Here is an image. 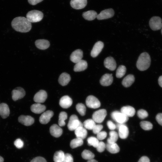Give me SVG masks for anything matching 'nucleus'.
Masks as SVG:
<instances>
[{
    "label": "nucleus",
    "instance_id": "nucleus-11",
    "mask_svg": "<svg viewBox=\"0 0 162 162\" xmlns=\"http://www.w3.org/2000/svg\"><path fill=\"white\" fill-rule=\"evenodd\" d=\"M116 128L118 130V135L122 139L126 138L129 134L128 128L124 124L119 123L116 125Z\"/></svg>",
    "mask_w": 162,
    "mask_h": 162
},
{
    "label": "nucleus",
    "instance_id": "nucleus-36",
    "mask_svg": "<svg viewBox=\"0 0 162 162\" xmlns=\"http://www.w3.org/2000/svg\"><path fill=\"white\" fill-rule=\"evenodd\" d=\"M81 156L83 158L88 160L93 159L94 157V154L87 150H84L81 154Z\"/></svg>",
    "mask_w": 162,
    "mask_h": 162
},
{
    "label": "nucleus",
    "instance_id": "nucleus-43",
    "mask_svg": "<svg viewBox=\"0 0 162 162\" xmlns=\"http://www.w3.org/2000/svg\"><path fill=\"white\" fill-rule=\"evenodd\" d=\"M96 148L98 152H102L105 150L106 148V145L103 142H100Z\"/></svg>",
    "mask_w": 162,
    "mask_h": 162
},
{
    "label": "nucleus",
    "instance_id": "nucleus-49",
    "mask_svg": "<svg viewBox=\"0 0 162 162\" xmlns=\"http://www.w3.org/2000/svg\"><path fill=\"white\" fill-rule=\"evenodd\" d=\"M108 128L111 130H114L116 128V125L111 121H108L107 122Z\"/></svg>",
    "mask_w": 162,
    "mask_h": 162
},
{
    "label": "nucleus",
    "instance_id": "nucleus-40",
    "mask_svg": "<svg viewBox=\"0 0 162 162\" xmlns=\"http://www.w3.org/2000/svg\"><path fill=\"white\" fill-rule=\"evenodd\" d=\"M76 108L81 116H84L85 115L86 108L84 104L81 103H78L76 106Z\"/></svg>",
    "mask_w": 162,
    "mask_h": 162
},
{
    "label": "nucleus",
    "instance_id": "nucleus-15",
    "mask_svg": "<svg viewBox=\"0 0 162 162\" xmlns=\"http://www.w3.org/2000/svg\"><path fill=\"white\" fill-rule=\"evenodd\" d=\"M83 56L82 50L79 49L73 51L71 54L70 59L73 63H76L82 59Z\"/></svg>",
    "mask_w": 162,
    "mask_h": 162
},
{
    "label": "nucleus",
    "instance_id": "nucleus-22",
    "mask_svg": "<svg viewBox=\"0 0 162 162\" xmlns=\"http://www.w3.org/2000/svg\"><path fill=\"white\" fill-rule=\"evenodd\" d=\"M10 110L8 104L2 103L0 104V115L3 119L8 117L9 115Z\"/></svg>",
    "mask_w": 162,
    "mask_h": 162
},
{
    "label": "nucleus",
    "instance_id": "nucleus-51",
    "mask_svg": "<svg viewBox=\"0 0 162 162\" xmlns=\"http://www.w3.org/2000/svg\"><path fill=\"white\" fill-rule=\"evenodd\" d=\"M138 162H150V160L147 157L143 156L140 159Z\"/></svg>",
    "mask_w": 162,
    "mask_h": 162
},
{
    "label": "nucleus",
    "instance_id": "nucleus-9",
    "mask_svg": "<svg viewBox=\"0 0 162 162\" xmlns=\"http://www.w3.org/2000/svg\"><path fill=\"white\" fill-rule=\"evenodd\" d=\"M26 94L24 89L21 87H17L12 92V99L14 101L23 98Z\"/></svg>",
    "mask_w": 162,
    "mask_h": 162
},
{
    "label": "nucleus",
    "instance_id": "nucleus-14",
    "mask_svg": "<svg viewBox=\"0 0 162 162\" xmlns=\"http://www.w3.org/2000/svg\"><path fill=\"white\" fill-rule=\"evenodd\" d=\"M47 98V94L44 90H41L37 92L34 97V100L37 103H44Z\"/></svg>",
    "mask_w": 162,
    "mask_h": 162
},
{
    "label": "nucleus",
    "instance_id": "nucleus-8",
    "mask_svg": "<svg viewBox=\"0 0 162 162\" xmlns=\"http://www.w3.org/2000/svg\"><path fill=\"white\" fill-rule=\"evenodd\" d=\"M86 102L87 106L90 108L96 109L99 108L100 106V103L99 100L93 95L88 96Z\"/></svg>",
    "mask_w": 162,
    "mask_h": 162
},
{
    "label": "nucleus",
    "instance_id": "nucleus-7",
    "mask_svg": "<svg viewBox=\"0 0 162 162\" xmlns=\"http://www.w3.org/2000/svg\"><path fill=\"white\" fill-rule=\"evenodd\" d=\"M107 115L106 110L102 109L95 111L92 116V119L97 123L102 122L104 119Z\"/></svg>",
    "mask_w": 162,
    "mask_h": 162
},
{
    "label": "nucleus",
    "instance_id": "nucleus-18",
    "mask_svg": "<svg viewBox=\"0 0 162 162\" xmlns=\"http://www.w3.org/2000/svg\"><path fill=\"white\" fill-rule=\"evenodd\" d=\"M71 7L75 9H80L84 8L87 4V0H71Z\"/></svg>",
    "mask_w": 162,
    "mask_h": 162
},
{
    "label": "nucleus",
    "instance_id": "nucleus-41",
    "mask_svg": "<svg viewBox=\"0 0 162 162\" xmlns=\"http://www.w3.org/2000/svg\"><path fill=\"white\" fill-rule=\"evenodd\" d=\"M141 128L145 130H150L153 128L152 124L150 122L147 121H142L140 123Z\"/></svg>",
    "mask_w": 162,
    "mask_h": 162
},
{
    "label": "nucleus",
    "instance_id": "nucleus-26",
    "mask_svg": "<svg viewBox=\"0 0 162 162\" xmlns=\"http://www.w3.org/2000/svg\"><path fill=\"white\" fill-rule=\"evenodd\" d=\"M71 80V77L69 74L64 72L62 73L60 76L58 81L59 84L63 86L67 85Z\"/></svg>",
    "mask_w": 162,
    "mask_h": 162
},
{
    "label": "nucleus",
    "instance_id": "nucleus-19",
    "mask_svg": "<svg viewBox=\"0 0 162 162\" xmlns=\"http://www.w3.org/2000/svg\"><path fill=\"white\" fill-rule=\"evenodd\" d=\"M73 101L71 98L68 95L62 97L60 100L59 104L63 108H68L72 105Z\"/></svg>",
    "mask_w": 162,
    "mask_h": 162
},
{
    "label": "nucleus",
    "instance_id": "nucleus-13",
    "mask_svg": "<svg viewBox=\"0 0 162 162\" xmlns=\"http://www.w3.org/2000/svg\"><path fill=\"white\" fill-rule=\"evenodd\" d=\"M18 122L21 124L29 126L32 124L34 122V119L29 116L21 115L18 118Z\"/></svg>",
    "mask_w": 162,
    "mask_h": 162
},
{
    "label": "nucleus",
    "instance_id": "nucleus-50",
    "mask_svg": "<svg viewBox=\"0 0 162 162\" xmlns=\"http://www.w3.org/2000/svg\"><path fill=\"white\" fill-rule=\"evenodd\" d=\"M156 119L158 124L162 126V113H158L156 116Z\"/></svg>",
    "mask_w": 162,
    "mask_h": 162
},
{
    "label": "nucleus",
    "instance_id": "nucleus-42",
    "mask_svg": "<svg viewBox=\"0 0 162 162\" xmlns=\"http://www.w3.org/2000/svg\"><path fill=\"white\" fill-rule=\"evenodd\" d=\"M137 115L140 118L143 119L148 116V114L146 110L143 109H140L138 111Z\"/></svg>",
    "mask_w": 162,
    "mask_h": 162
},
{
    "label": "nucleus",
    "instance_id": "nucleus-30",
    "mask_svg": "<svg viewBox=\"0 0 162 162\" xmlns=\"http://www.w3.org/2000/svg\"><path fill=\"white\" fill-rule=\"evenodd\" d=\"M135 81L134 76L130 74L126 76L123 80L122 84L125 87H130L134 83Z\"/></svg>",
    "mask_w": 162,
    "mask_h": 162
},
{
    "label": "nucleus",
    "instance_id": "nucleus-16",
    "mask_svg": "<svg viewBox=\"0 0 162 162\" xmlns=\"http://www.w3.org/2000/svg\"><path fill=\"white\" fill-rule=\"evenodd\" d=\"M104 65L105 68L111 71L114 70L116 67L115 60L111 56L107 57L105 59Z\"/></svg>",
    "mask_w": 162,
    "mask_h": 162
},
{
    "label": "nucleus",
    "instance_id": "nucleus-20",
    "mask_svg": "<svg viewBox=\"0 0 162 162\" xmlns=\"http://www.w3.org/2000/svg\"><path fill=\"white\" fill-rule=\"evenodd\" d=\"M113 78L112 74H106L101 77L100 81L101 85L104 86H108L112 83Z\"/></svg>",
    "mask_w": 162,
    "mask_h": 162
},
{
    "label": "nucleus",
    "instance_id": "nucleus-54",
    "mask_svg": "<svg viewBox=\"0 0 162 162\" xmlns=\"http://www.w3.org/2000/svg\"><path fill=\"white\" fill-rule=\"evenodd\" d=\"M87 162H98L97 161L94 159L88 160Z\"/></svg>",
    "mask_w": 162,
    "mask_h": 162
},
{
    "label": "nucleus",
    "instance_id": "nucleus-29",
    "mask_svg": "<svg viewBox=\"0 0 162 162\" xmlns=\"http://www.w3.org/2000/svg\"><path fill=\"white\" fill-rule=\"evenodd\" d=\"M97 13L94 10H90L83 13L82 16L86 20L91 21L97 18Z\"/></svg>",
    "mask_w": 162,
    "mask_h": 162
},
{
    "label": "nucleus",
    "instance_id": "nucleus-32",
    "mask_svg": "<svg viewBox=\"0 0 162 162\" xmlns=\"http://www.w3.org/2000/svg\"><path fill=\"white\" fill-rule=\"evenodd\" d=\"M64 154L63 152L61 150L56 152L54 154L53 158L54 162H63Z\"/></svg>",
    "mask_w": 162,
    "mask_h": 162
},
{
    "label": "nucleus",
    "instance_id": "nucleus-27",
    "mask_svg": "<svg viewBox=\"0 0 162 162\" xmlns=\"http://www.w3.org/2000/svg\"><path fill=\"white\" fill-rule=\"evenodd\" d=\"M46 109L45 106L40 103L34 104L31 106V111L36 114H40L44 112Z\"/></svg>",
    "mask_w": 162,
    "mask_h": 162
},
{
    "label": "nucleus",
    "instance_id": "nucleus-4",
    "mask_svg": "<svg viewBox=\"0 0 162 162\" xmlns=\"http://www.w3.org/2000/svg\"><path fill=\"white\" fill-rule=\"evenodd\" d=\"M83 126V124L79 120L77 116L72 115L70 116L68 124V127L69 130H74L79 127Z\"/></svg>",
    "mask_w": 162,
    "mask_h": 162
},
{
    "label": "nucleus",
    "instance_id": "nucleus-6",
    "mask_svg": "<svg viewBox=\"0 0 162 162\" xmlns=\"http://www.w3.org/2000/svg\"><path fill=\"white\" fill-rule=\"evenodd\" d=\"M162 19L160 17L158 16L152 17L149 21V25L150 28L154 31L160 29L162 27Z\"/></svg>",
    "mask_w": 162,
    "mask_h": 162
},
{
    "label": "nucleus",
    "instance_id": "nucleus-17",
    "mask_svg": "<svg viewBox=\"0 0 162 162\" xmlns=\"http://www.w3.org/2000/svg\"><path fill=\"white\" fill-rule=\"evenodd\" d=\"M53 115V112L51 110H47L44 112L39 118V121L42 124H46L50 121Z\"/></svg>",
    "mask_w": 162,
    "mask_h": 162
},
{
    "label": "nucleus",
    "instance_id": "nucleus-10",
    "mask_svg": "<svg viewBox=\"0 0 162 162\" xmlns=\"http://www.w3.org/2000/svg\"><path fill=\"white\" fill-rule=\"evenodd\" d=\"M114 13V11L112 8L106 9L98 15L97 18L99 20L108 19L113 17Z\"/></svg>",
    "mask_w": 162,
    "mask_h": 162
},
{
    "label": "nucleus",
    "instance_id": "nucleus-21",
    "mask_svg": "<svg viewBox=\"0 0 162 162\" xmlns=\"http://www.w3.org/2000/svg\"><path fill=\"white\" fill-rule=\"evenodd\" d=\"M51 134L55 137H58L62 134V129L56 124H53L51 125L50 128Z\"/></svg>",
    "mask_w": 162,
    "mask_h": 162
},
{
    "label": "nucleus",
    "instance_id": "nucleus-46",
    "mask_svg": "<svg viewBox=\"0 0 162 162\" xmlns=\"http://www.w3.org/2000/svg\"><path fill=\"white\" fill-rule=\"evenodd\" d=\"M73 158L72 155L69 153L64 154V157L63 162H73Z\"/></svg>",
    "mask_w": 162,
    "mask_h": 162
},
{
    "label": "nucleus",
    "instance_id": "nucleus-52",
    "mask_svg": "<svg viewBox=\"0 0 162 162\" xmlns=\"http://www.w3.org/2000/svg\"><path fill=\"white\" fill-rule=\"evenodd\" d=\"M43 0H28V3L32 5H35Z\"/></svg>",
    "mask_w": 162,
    "mask_h": 162
},
{
    "label": "nucleus",
    "instance_id": "nucleus-24",
    "mask_svg": "<svg viewBox=\"0 0 162 162\" xmlns=\"http://www.w3.org/2000/svg\"><path fill=\"white\" fill-rule=\"evenodd\" d=\"M35 44L37 48L42 50L47 49L50 46L49 41L45 39L37 40L35 41Z\"/></svg>",
    "mask_w": 162,
    "mask_h": 162
},
{
    "label": "nucleus",
    "instance_id": "nucleus-55",
    "mask_svg": "<svg viewBox=\"0 0 162 162\" xmlns=\"http://www.w3.org/2000/svg\"><path fill=\"white\" fill-rule=\"evenodd\" d=\"M4 161V159L3 158L0 156V162H3Z\"/></svg>",
    "mask_w": 162,
    "mask_h": 162
},
{
    "label": "nucleus",
    "instance_id": "nucleus-23",
    "mask_svg": "<svg viewBox=\"0 0 162 162\" xmlns=\"http://www.w3.org/2000/svg\"><path fill=\"white\" fill-rule=\"evenodd\" d=\"M121 112L128 117L134 116L136 112L135 109L130 106L122 107L121 109Z\"/></svg>",
    "mask_w": 162,
    "mask_h": 162
},
{
    "label": "nucleus",
    "instance_id": "nucleus-56",
    "mask_svg": "<svg viewBox=\"0 0 162 162\" xmlns=\"http://www.w3.org/2000/svg\"><path fill=\"white\" fill-rule=\"evenodd\" d=\"M161 34H162V28L161 30Z\"/></svg>",
    "mask_w": 162,
    "mask_h": 162
},
{
    "label": "nucleus",
    "instance_id": "nucleus-37",
    "mask_svg": "<svg viewBox=\"0 0 162 162\" xmlns=\"http://www.w3.org/2000/svg\"><path fill=\"white\" fill-rule=\"evenodd\" d=\"M126 70V68L123 65L119 66L116 71V77L118 78L122 77L125 75Z\"/></svg>",
    "mask_w": 162,
    "mask_h": 162
},
{
    "label": "nucleus",
    "instance_id": "nucleus-48",
    "mask_svg": "<svg viewBox=\"0 0 162 162\" xmlns=\"http://www.w3.org/2000/svg\"><path fill=\"white\" fill-rule=\"evenodd\" d=\"M30 162H47V161L43 157H37L33 159Z\"/></svg>",
    "mask_w": 162,
    "mask_h": 162
},
{
    "label": "nucleus",
    "instance_id": "nucleus-38",
    "mask_svg": "<svg viewBox=\"0 0 162 162\" xmlns=\"http://www.w3.org/2000/svg\"><path fill=\"white\" fill-rule=\"evenodd\" d=\"M83 125L86 129L91 130H92L96 124L92 119H89L85 120L83 122Z\"/></svg>",
    "mask_w": 162,
    "mask_h": 162
},
{
    "label": "nucleus",
    "instance_id": "nucleus-53",
    "mask_svg": "<svg viewBox=\"0 0 162 162\" xmlns=\"http://www.w3.org/2000/svg\"><path fill=\"white\" fill-rule=\"evenodd\" d=\"M158 82L159 85L162 88V76L159 77L158 79Z\"/></svg>",
    "mask_w": 162,
    "mask_h": 162
},
{
    "label": "nucleus",
    "instance_id": "nucleus-5",
    "mask_svg": "<svg viewBox=\"0 0 162 162\" xmlns=\"http://www.w3.org/2000/svg\"><path fill=\"white\" fill-rule=\"evenodd\" d=\"M112 118L118 123L124 124L128 120V117L118 111L112 112L111 115Z\"/></svg>",
    "mask_w": 162,
    "mask_h": 162
},
{
    "label": "nucleus",
    "instance_id": "nucleus-44",
    "mask_svg": "<svg viewBox=\"0 0 162 162\" xmlns=\"http://www.w3.org/2000/svg\"><path fill=\"white\" fill-rule=\"evenodd\" d=\"M103 128V126L101 124L95 125L92 129L93 133L95 134H97L101 131Z\"/></svg>",
    "mask_w": 162,
    "mask_h": 162
},
{
    "label": "nucleus",
    "instance_id": "nucleus-31",
    "mask_svg": "<svg viewBox=\"0 0 162 162\" xmlns=\"http://www.w3.org/2000/svg\"><path fill=\"white\" fill-rule=\"evenodd\" d=\"M106 148L109 152L112 154L116 153L120 151L119 147L116 143H107L106 145Z\"/></svg>",
    "mask_w": 162,
    "mask_h": 162
},
{
    "label": "nucleus",
    "instance_id": "nucleus-12",
    "mask_svg": "<svg viewBox=\"0 0 162 162\" xmlns=\"http://www.w3.org/2000/svg\"><path fill=\"white\" fill-rule=\"evenodd\" d=\"M103 43L101 41H98L94 44L91 51V55L92 57H96L100 53L104 47Z\"/></svg>",
    "mask_w": 162,
    "mask_h": 162
},
{
    "label": "nucleus",
    "instance_id": "nucleus-2",
    "mask_svg": "<svg viewBox=\"0 0 162 162\" xmlns=\"http://www.w3.org/2000/svg\"><path fill=\"white\" fill-rule=\"evenodd\" d=\"M151 63L150 56L146 52H143L140 54L137 61L136 66L138 70L144 71L150 67Z\"/></svg>",
    "mask_w": 162,
    "mask_h": 162
},
{
    "label": "nucleus",
    "instance_id": "nucleus-39",
    "mask_svg": "<svg viewBox=\"0 0 162 162\" xmlns=\"http://www.w3.org/2000/svg\"><path fill=\"white\" fill-rule=\"evenodd\" d=\"M88 145L89 146H92L94 148H96L98 146L99 141L98 139L93 136H91L87 139Z\"/></svg>",
    "mask_w": 162,
    "mask_h": 162
},
{
    "label": "nucleus",
    "instance_id": "nucleus-35",
    "mask_svg": "<svg viewBox=\"0 0 162 162\" xmlns=\"http://www.w3.org/2000/svg\"><path fill=\"white\" fill-rule=\"evenodd\" d=\"M68 117L67 113L65 112H61L59 116L58 123L59 126L60 127L64 126L65 125V120Z\"/></svg>",
    "mask_w": 162,
    "mask_h": 162
},
{
    "label": "nucleus",
    "instance_id": "nucleus-45",
    "mask_svg": "<svg viewBox=\"0 0 162 162\" xmlns=\"http://www.w3.org/2000/svg\"><path fill=\"white\" fill-rule=\"evenodd\" d=\"M15 146L18 148H22L24 145L23 141L20 139H17L14 142Z\"/></svg>",
    "mask_w": 162,
    "mask_h": 162
},
{
    "label": "nucleus",
    "instance_id": "nucleus-3",
    "mask_svg": "<svg viewBox=\"0 0 162 162\" xmlns=\"http://www.w3.org/2000/svg\"><path fill=\"white\" fill-rule=\"evenodd\" d=\"M43 13L39 10H33L27 14V19L30 22H36L40 21L43 17Z\"/></svg>",
    "mask_w": 162,
    "mask_h": 162
},
{
    "label": "nucleus",
    "instance_id": "nucleus-47",
    "mask_svg": "<svg viewBox=\"0 0 162 162\" xmlns=\"http://www.w3.org/2000/svg\"><path fill=\"white\" fill-rule=\"evenodd\" d=\"M107 133L105 131H100L97 134V138L99 140H102L106 137Z\"/></svg>",
    "mask_w": 162,
    "mask_h": 162
},
{
    "label": "nucleus",
    "instance_id": "nucleus-1",
    "mask_svg": "<svg viewBox=\"0 0 162 162\" xmlns=\"http://www.w3.org/2000/svg\"><path fill=\"white\" fill-rule=\"evenodd\" d=\"M12 27L16 31L22 33L29 32L32 28V24L27 19L22 16L15 18L11 23Z\"/></svg>",
    "mask_w": 162,
    "mask_h": 162
},
{
    "label": "nucleus",
    "instance_id": "nucleus-33",
    "mask_svg": "<svg viewBox=\"0 0 162 162\" xmlns=\"http://www.w3.org/2000/svg\"><path fill=\"white\" fill-rule=\"evenodd\" d=\"M110 137L107 139V143H115L118 139V134L117 132L112 130L109 132Z\"/></svg>",
    "mask_w": 162,
    "mask_h": 162
},
{
    "label": "nucleus",
    "instance_id": "nucleus-25",
    "mask_svg": "<svg viewBox=\"0 0 162 162\" xmlns=\"http://www.w3.org/2000/svg\"><path fill=\"white\" fill-rule=\"evenodd\" d=\"M88 67L87 62L82 59L76 63L74 66V70L75 72H80L86 69Z\"/></svg>",
    "mask_w": 162,
    "mask_h": 162
},
{
    "label": "nucleus",
    "instance_id": "nucleus-28",
    "mask_svg": "<svg viewBox=\"0 0 162 162\" xmlns=\"http://www.w3.org/2000/svg\"><path fill=\"white\" fill-rule=\"evenodd\" d=\"M75 135L76 138L83 140L85 139L87 135V131L86 129L83 127H80L74 130Z\"/></svg>",
    "mask_w": 162,
    "mask_h": 162
},
{
    "label": "nucleus",
    "instance_id": "nucleus-34",
    "mask_svg": "<svg viewBox=\"0 0 162 162\" xmlns=\"http://www.w3.org/2000/svg\"><path fill=\"white\" fill-rule=\"evenodd\" d=\"M83 140L76 138L71 140L70 143V146L72 148H74L81 146L83 144Z\"/></svg>",
    "mask_w": 162,
    "mask_h": 162
}]
</instances>
